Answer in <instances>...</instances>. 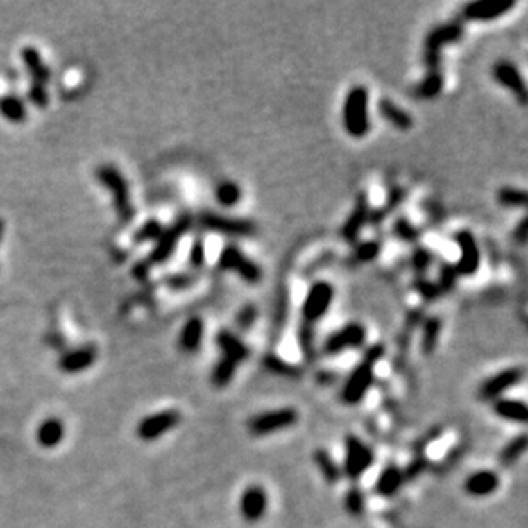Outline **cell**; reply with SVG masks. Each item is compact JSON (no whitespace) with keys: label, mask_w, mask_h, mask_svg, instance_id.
<instances>
[{"label":"cell","mask_w":528,"mask_h":528,"mask_svg":"<svg viewBox=\"0 0 528 528\" xmlns=\"http://www.w3.org/2000/svg\"><path fill=\"white\" fill-rule=\"evenodd\" d=\"M366 341V328L361 323H349L342 327L341 330L334 332L330 337L325 341L323 352L327 356H337L347 349H356L361 347Z\"/></svg>","instance_id":"obj_11"},{"label":"cell","mask_w":528,"mask_h":528,"mask_svg":"<svg viewBox=\"0 0 528 528\" xmlns=\"http://www.w3.org/2000/svg\"><path fill=\"white\" fill-rule=\"evenodd\" d=\"M313 459H315L316 467H318V470L322 472L325 481H327L328 484L339 482V479H341V468L337 467V463H335L334 459L328 455V452H325V450H316Z\"/></svg>","instance_id":"obj_29"},{"label":"cell","mask_w":528,"mask_h":528,"mask_svg":"<svg viewBox=\"0 0 528 528\" xmlns=\"http://www.w3.org/2000/svg\"><path fill=\"white\" fill-rule=\"evenodd\" d=\"M497 202L504 207H511V209H523L527 207V194L520 188L504 187L497 190Z\"/></svg>","instance_id":"obj_31"},{"label":"cell","mask_w":528,"mask_h":528,"mask_svg":"<svg viewBox=\"0 0 528 528\" xmlns=\"http://www.w3.org/2000/svg\"><path fill=\"white\" fill-rule=\"evenodd\" d=\"M455 241L460 250V260L455 267L457 274L465 277L474 275L481 265V250H479L474 235L467 230H461L455 232Z\"/></svg>","instance_id":"obj_13"},{"label":"cell","mask_w":528,"mask_h":528,"mask_svg":"<svg viewBox=\"0 0 528 528\" xmlns=\"http://www.w3.org/2000/svg\"><path fill=\"white\" fill-rule=\"evenodd\" d=\"M342 120L347 134L354 139H363L369 132V94L363 86L352 87L346 96Z\"/></svg>","instance_id":"obj_1"},{"label":"cell","mask_w":528,"mask_h":528,"mask_svg":"<svg viewBox=\"0 0 528 528\" xmlns=\"http://www.w3.org/2000/svg\"><path fill=\"white\" fill-rule=\"evenodd\" d=\"M417 289L426 298H434L439 293V287L433 286L431 282H426V280H419V282H417Z\"/></svg>","instance_id":"obj_47"},{"label":"cell","mask_w":528,"mask_h":528,"mask_svg":"<svg viewBox=\"0 0 528 528\" xmlns=\"http://www.w3.org/2000/svg\"><path fill=\"white\" fill-rule=\"evenodd\" d=\"M180 424V414L178 411H162L151 414V416L144 417L137 426V436L142 441H156L162 434L168 431L175 429Z\"/></svg>","instance_id":"obj_12"},{"label":"cell","mask_w":528,"mask_h":528,"mask_svg":"<svg viewBox=\"0 0 528 528\" xmlns=\"http://www.w3.org/2000/svg\"><path fill=\"white\" fill-rule=\"evenodd\" d=\"M431 264V253L424 248H417L412 255V265L417 272H424Z\"/></svg>","instance_id":"obj_43"},{"label":"cell","mask_w":528,"mask_h":528,"mask_svg":"<svg viewBox=\"0 0 528 528\" xmlns=\"http://www.w3.org/2000/svg\"><path fill=\"white\" fill-rule=\"evenodd\" d=\"M98 359V349L94 346H83L77 349L69 350L64 356L58 359V369L69 375H76V373L86 371Z\"/></svg>","instance_id":"obj_17"},{"label":"cell","mask_w":528,"mask_h":528,"mask_svg":"<svg viewBox=\"0 0 528 528\" xmlns=\"http://www.w3.org/2000/svg\"><path fill=\"white\" fill-rule=\"evenodd\" d=\"M364 504H366V501H364L363 493H361L359 489H349V493L346 494L347 513H350V515H354V516L363 515Z\"/></svg>","instance_id":"obj_38"},{"label":"cell","mask_w":528,"mask_h":528,"mask_svg":"<svg viewBox=\"0 0 528 528\" xmlns=\"http://www.w3.org/2000/svg\"><path fill=\"white\" fill-rule=\"evenodd\" d=\"M162 226L157 221H147L142 228H139L135 232V241L137 243H146V241H156L161 236Z\"/></svg>","instance_id":"obj_37"},{"label":"cell","mask_w":528,"mask_h":528,"mask_svg":"<svg viewBox=\"0 0 528 528\" xmlns=\"http://www.w3.org/2000/svg\"><path fill=\"white\" fill-rule=\"evenodd\" d=\"M65 436V426L58 417H46L36 431V439L43 448H55Z\"/></svg>","instance_id":"obj_21"},{"label":"cell","mask_w":528,"mask_h":528,"mask_svg":"<svg viewBox=\"0 0 528 528\" xmlns=\"http://www.w3.org/2000/svg\"><path fill=\"white\" fill-rule=\"evenodd\" d=\"M332 301H334V287L332 284L318 280L309 287L306 294L305 303H303V316L306 322L315 323L322 320L327 312L330 309Z\"/></svg>","instance_id":"obj_5"},{"label":"cell","mask_w":528,"mask_h":528,"mask_svg":"<svg viewBox=\"0 0 528 528\" xmlns=\"http://www.w3.org/2000/svg\"><path fill=\"white\" fill-rule=\"evenodd\" d=\"M190 226H191V217L182 216L176 219V223L173 224V226H169L168 230H162L161 236L156 239V246H154V250L151 252L149 257H147V260H144L147 265H149V269L153 267V265L164 264V262L168 260L173 253H175V250L178 248L180 239L183 238V235L188 231V228Z\"/></svg>","instance_id":"obj_2"},{"label":"cell","mask_w":528,"mask_h":528,"mask_svg":"<svg viewBox=\"0 0 528 528\" xmlns=\"http://www.w3.org/2000/svg\"><path fill=\"white\" fill-rule=\"evenodd\" d=\"M3 232H6V223L0 219V243H2V239H3Z\"/></svg>","instance_id":"obj_49"},{"label":"cell","mask_w":528,"mask_h":528,"mask_svg":"<svg viewBox=\"0 0 528 528\" xmlns=\"http://www.w3.org/2000/svg\"><path fill=\"white\" fill-rule=\"evenodd\" d=\"M298 412L294 409H277V411L262 412L250 419L248 431L253 436H265V434L277 433V431L289 429L298 423Z\"/></svg>","instance_id":"obj_3"},{"label":"cell","mask_w":528,"mask_h":528,"mask_svg":"<svg viewBox=\"0 0 528 528\" xmlns=\"http://www.w3.org/2000/svg\"><path fill=\"white\" fill-rule=\"evenodd\" d=\"M515 7V0H479L465 6L463 16L468 21H493Z\"/></svg>","instance_id":"obj_15"},{"label":"cell","mask_w":528,"mask_h":528,"mask_svg":"<svg viewBox=\"0 0 528 528\" xmlns=\"http://www.w3.org/2000/svg\"><path fill=\"white\" fill-rule=\"evenodd\" d=\"M424 468H426V460H424V459H419V460L412 461L411 467L407 468V472H404V479H405V481H407V479L417 477V475H419L420 472L424 470Z\"/></svg>","instance_id":"obj_46"},{"label":"cell","mask_w":528,"mask_h":528,"mask_svg":"<svg viewBox=\"0 0 528 528\" xmlns=\"http://www.w3.org/2000/svg\"><path fill=\"white\" fill-rule=\"evenodd\" d=\"M527 232H528V219L525 217V219H522V223H520L518 228L515 230V238L518 239L522 245L527 241Z\"/></svg>","instance_id":"obj_48"},{"label":"cell","mask_w":528,"mask_h":528,"mask_svg":"<svg viewBox=\"0 0 528 528\" xmlns=\"http://www.w3.org/2000/svg\"><path fill=\"white\" fill-rule=\"evenodd\" d=\"M29 99H31L33 103H35L36 106H46L48 105V92H46V87L45 84L42 83H36V80H33L31 87H29V92H28Z\"/></svg>","instance_id":"obj_42"},{"label":"cell","mask_w":528,"mask_h":528,"mask_svg":"<svg viewBox=\"0 0 528 528\" xmlns=\"http://www.w3.org/2000/svg\"><path fill=\"white\" fill-rule=\"evenodd\" d=\"M373 380H375V364L363 359V363L350 373L344 389H342V400H344V404H359L366 397L369 389H371Z\"/></svg>","instance_id":"obj_9"},{"label":"cell","mask_w":528,"mask_h":528,"mask_svg":"<svg viewBox=\"0 0 528 528\" xmlns=\"http://www.w3.org/2000/svg\"><path fill=\"white\" fill-rule=\"evenodd\" d=\"M441 90H443L441 74H439L438 70H431V72L424 77L423 83L419 84V87H417V94H419L420 98L433 99L436 98L439 92H441Z\"/></svg>","instance_id":"obj_33"},{"label":"cell","mask_w":528,"mask_h":528,"mask_svg":"<svg viewBox=\"0 0 528 528\" xmlns=\"http://www.w3.org/2000/svg\"><path fill=\"white\" fill-rule=\"evenodd\" d=\"M264 364L265 368L271 369L272 373H277V375H282V376H291V378H294V376H299V368L293 366V364L286 363L284 359H280V357H277L275 354H267L264 359Z\"/></svg>","instance_id":"obj_36"},{"label":"cell","mask_w":528,"mask_h":528,"mask_svg":"<svg viewBox=\"0 0 528 528\" xmlns=\"http://www.w3.org/2000/svg\"><path fill=\"white\" fill-rule=\"evenodd\" d=\"M236 366H238V364H236L235 361L228 359V357L224 356L221 357L212 369V376H210L212 385L217 386V389H223V386L230 385L232 376H235L236 373Z\"/></svg>","instance_id":"obj_30"},{"label":"cell","mask_w":528,"mask_h":528,"mask_svg":"<svg viewBox=\"0 0 528 528\" xmlns=\"http://www.w3.org/2000/svg\"><path fill=\"white\" fill-rule=\"evenodd\" d=\"M375 455L366 443L356 436H347L346 439V459L344 472L349 479L356 481L373 465Z\"/></svg>","instance_id":"obj_8"},{"label":"cell","mask_w":528,"mask_h":528,"mask_svg":"<svg viewBox=\"0 0 528 528\" xmlns=\"http://www.w3.org/2000/svg\"><path fill=\"white\" fill-rule=\"evenodd\" d=\"M523 376H525V373H523L522 368L504 369V371L497 373V375L486 380V382L482 383L479 395H481L482 400H497L504 391H508L509 389L518 385L523 380Z\"/></svg>","instance_id":"obj_14"},{"label":"cell","mask_w":528,"mask_h":528,"mask_svg":"<svg viewBox=\"0 0 528 528\" xmlns=\"http://www.w3.org/2000/svg\"><path fill=\"white\" fill-rule=\"evenodd\" d=\"M368 219H369L368 204L364 198H361V201L357 202V205L354 207L352 212H350L349 219H347L344 226H342V236H344L347 241H356V238L359 236V232L364 228V224L368 223Z\"/></svg>","instance_id":"obj_24"},{"label":"cell","mask_w":528,"mask_h":528,"mask_svg":"<svg viewBox=\"0 0 528 528\" xmlns=\"http://www.w3.org/2000/svg\"><path fill=\"white\" fill-rule=\"evenodd\" d=\"M404 482H405L404 472H402L398 467H395V465H390V467H386L385 470L380 474L378 481H376L375 491L376 494H380V496L391 497L398 493V489H400Z\"/></svg>","instance_id":"obj_23"},{"label":"cell","mask_w":528,"mask_h":528,"mask_svg":"<svg viewBox=\"0 0 528 528\" xmlns=\"http://www.w3.org/2000/svg\"><path fill=\"white\" fill-rule=\"evenodd\" d=\"M393 231L395 235L400 239H404V241H414V239L417 238V235H419V231H417L411 221L407 219H398L397 223H395Z\"/></svg>","instance_id":"obj_40"},{"label":"cell","mask_w":528,"mask_h":528,"mask_svg":"<svg viewBox=\"0 0 528 528\" xmlns=\"http://www.w3.org/2000/svg\"><path fill=\"white\" fill-rule=\"evenodd\" d=\"M463 35V28L459 23H450L433 29L426 38V46H424V58H426L427 67L431 70H438L439 53L441 48L448 43L459 42Z\"/></svg>","instance_id":"obj_6"},{"label":"cell","mask_w":528,"mask_h":528,"mask_svg":"<svg viewBox=\"0 0 528 528\" xmlns=\"http://www.w3.org/2000/svg\"><path fill=\"white\" fill-rule=\"evenodd\" d=\"M202 339H204V322L198 316H191L182 328L180 347L185 352H195L202 346Z\"/></svg>","instance_id":"obj_22"},{"label":"cell","mask_w":528,"mask_h":528,"mask_svg":"<svg viewBox=\"0 0 528 528\" xmlns=\"http://www.w3.org/2000/svg\"><path fill=\"white\" fill-rule=\"evenodd\" d=\"M494 412L496 416L503 417L506 420H513V423L525 424L528 419L527 405L520 400H511V398H497L494 402Z\"/></svg>","instance_id":"obj_25"},{"label":"cell","mask_w":528,"mask_h":528,"mask_svg":"<svg viewBox=\"0 0 528 528\" xmlns=\"http://www.w3.org/2000/svg\"><path fill=\"white\" fill-rule=\"evenodd\" d=\"M0 115L12 124H21L28 117V112H26L23 99L17 98L16 94H9L0 99Z\"/></svg>","instance_id":"obj_28"},{"label":"cell","mask_w":528,"mask_h":528,"mask_svg":"<svg viewBox=\"0 0 528 528\" xmlns=\"http://www.w3.org/2000/svg\"><path fill=\"white\" fill-rule=\"evenodd\" d=\"M217 346L223 350V356L228 359L235 361L236 364L243 363L250 357V349L236 337L235 334L230 330H221L216 337Z\"/></svg>","instance_id":"obj_20"},{"label":"cell","mask_w":528,"mask_h":528,"mask_svg":"<svg viewBox=\"0 0 528 528\" xmlns=\"http://www.w3.org/2000/svg\"><path fill=\"white\" fill-rule=\"evenodd\" d=\"M21 58H23L24 65L28 67L29 72H31L33 79L36 83L45 84L48 79H50V69L46 67V64L43 62L42 53H40L36 48L33 46H26L23 51H21Z\"/></svg>","instance_id":"obj_27"},{"label":"cell","mask_w":528,"mask_h":528,"mask_svg":"<svg viewBox=\"0 0 528 528\" xmlns=\"http://www.w3.org/2000/svg\"><path fill=\"white\" fill-rule=\"evenodd\" d=\"M380 253V243L376 241H364L359 246H356V252L354 257L359 262H371L378 257Z\"/></svg>","instance_id":"obj_39"},{"label":"cell","mask_w":528,"mask_h":528,"mask_svg":"<svg viewBox=\"0 0 528 528\" xmlns=\"http://www.w3.org/2000/svg\"><path fill=\"white\" fill-rule=\"evenodd\" d=\"M500 487V477L493 470H479L468 475L465 481V491L474 497L491 496Z\"/></svg>","instance_id":"obj_19"},{"label":"cell","mask_w":528,"mask_h":528,"mask_svg":"<svg viewBox=\"0 0 528 528\" xmlns=\"http://www.w3.org/2000/svg\"><path fill=\"white\" fill-rule=\"evenodd\" d=\"M267 504L269 497L264 487L250 486L239 497V513L246 522L255 523L264 518L265 511H267Z\"/></svg>","instance_id":"obj_16"},{"label":"cell","mask_w":528,"mask_h":528,"mask_svg":"<svg viewBox=\"0 0 528 528\" xmlns=\"http://www.w3.org/2000/svg\"><path fill=\"white\" fill-rule=\"evenodd\" d=\"M219 267L223 271L236 272L243 280H246L250 284L260 282L262 280V269L255 262L250 260L245 253L239 252L235 245L226 246L221 252Z\"/></svg>","instance_id":"obj_10"},{"label":"cell","mask_w":528,"mask_h":528,"mask_svg":"<svg viewBox=\"0 0 528 528\" xmlns=\"http://www.w3.org/2000/svg\"><path fill=\"white\" fill-rule=\"evenodd\" d=\"M525 450H527V434H520L518 438L511 439V441L504 446L503 452L500 453L501 463L506 465V467L515 463V461L518 460L523 453H525Z\"/></svg>","instance_id":"obj_32"},{"label":"cell","mask_w":528,"mask_h":528,"mask_svg":"<svg viewBox=\"0 0 528 528\" xmlns=\"http://www.w3.org/2000/svg\"><path fill=\"white\" fill-rule=\"evenodd\" d=\"M378 110L380 113H382V117L385 118L389 124L393 125V127H397L398 130H409V128L412 127V117L409 115L405 110H402L400 106L395 105L393 101H390V99H382L378 105Z\"/></svg>","instance_id":"obj_26"},{"label":"cell","mask_w":528,"mask_h":528,"mask_svg":"<svg viewBox=\"0 0 528 528\" xmlns=\"http://www.w3.org/2000/svg\"><path fill=\"white\" fill-rule=\"evenodd\" d=\"M198 223L207 231L219 232V235L235 236V238H250L257 231V226L248 219L221 216L216 212H204L198 217Z\"/></svg>","instance_id":"obj_4"},{"label":"cell","mask_w":528,"mask_h":528,"mask_svg":"<svg viewBox=\"0 0 528 528\" xmlns=\"http://www.w3.org/2000/svg\"><path fill=\"white\" fill-rule=\"evenodd\" d=\"M98 180L105 185L106 188L112 190L113 198H115L117 204V210L121 214V216L127 219V217L132 216V204H130V191H128V183L127 180L124 178L120 171L113 166H101L98 169Z\"/></svg>","instance_id":"obj_7"},{"label":"cell","mask_w":528,"mask_h":528,"mask_svg":"<svg viewBox=\"0 0 528 528\" xmlns=\"http://www.w3.org/2000/svg\"><path fill=\"white\" fill-rule=\"evenodd\" d=\"M255 320H257V308H255L253 305L243 306V308L239 309L238 316H236V323H238V327L245 328V330H248V328L252 327Z\"/></svg>","instance_id":"obj_41"},{"label":"cell","mask_w":528,"mask_h":528,"mask_svg":"<svg viewBox=\"0 0 528 528\" xmlns=\"http://www.w3.org/2000/svg\"><path fill=\"white\" fill-rule=\"evenodd\" d=\"M191 282H194V279L188 275H183V274H178V275H173L171 279L168 280L169 287L171 289H187V287L191 286Z\"/></svg>","instance_id":"obj_45"},{"label":"cell","mask_w":528,"mask_h":528,"mask_svg":"<svg viewBox=\"0 0 528 528\" xmlns=\"http://www.w3.org/2000/svg\"><path fill=\"white\" fill-rule=\"evenodd\" d=\"M216 198L221 205L232 207L238 204L239 198H241V190L236 183L224 182L216 188Z\"/></svg>","instance_id":"obj_35"},{"label":"cell","mask_w":528,"mask_h":528,"mask_svg":"<svg viewBox=\"0 0 528 528\" xmlns=\"http://www.w3.org/2000/svg\"><path fill=\"white\" fill-rule=\"evenodd\" d=\"M439 332H441V320L429 318L424 325L423 330V352L431 354L434 352L439 339Z\"/></svg>","instance_id":"obj_34"},{"label":"cell","mask_w":528,"mask_h":528,"mask_svg":"<svg viewBox=\"0 0 528 528\" xmlns=\"http://www.w3.org/2000/svg\"><path fill=\"white\" fill-rule=\"evenodd\" d=\"M494 79L504 86L506 90H509L511 92H515L516 98L520 99L522 103H527V87L525 83H523L522 74L518 72V69L515 67L509 62H497L494 65Z\"/></svg>","instance_id":"obj_18"},{"label":"cell","mask_w":528,"mask_h":528,"mask_svg":"<svg viewBox=\"0 0 528 528\" xmlns=\"http://www.w3.org/2000/svg\"><path fill=\"white\" fill-rule=\"evenodd\" d=\"M190 262L195 269H201L205 262V246L202 239H197L190 250Z\"/></svg>","instance_id":"obj_44"}]
</instances>
